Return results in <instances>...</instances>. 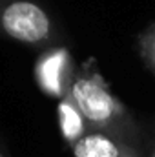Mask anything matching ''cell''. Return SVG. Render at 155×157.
<instances>
[{"label": "cell", "instance_id": "5", "mask_svg": "<svg viewBox=\"0 0 155 157\" xmlns=\"http://www.w3.org/2000/svg\"><path fill=\"white\" fill-rule=\"evenodd\" d=\"M57 121H59V130L68 146H71L77 139H80L88 132V124L82 117L80 110L73 102L71 95L66 93L62 99H59L57 106Z\"/></svg>", "mask_w": 155, "mask_h": 157}, {"label": "cell", "instance_id": "7", "mask_svg": "<svg viewBox=\"0 0 155 157\" xmlns=\"http://www.w3.org/2000/svg\"><path fill=\"white\" fill-rule=\"evenodd\" d=\"M142 157H155V115L148 122V126H144Z\"/></svg>", "mask_w": 155, "mask_h": 157}, {"label": "cell", "instance_id": "6", "mask_svg": "<svg viewBox=\"0 0 155 157\" xmlns=\"http://www.w3.org/2000/svg\"><path fill=\"white\" fill-rule=\"evenodd\" d=\"M137 46H139V55L144 66L155 77V22L150 24L144 31H141L137 39Z\"/></svg>", "mask_w": 155, "mask_h": 157}, {"label": "cell", "instance_id": "3", "mask_svg": "<svg viewBox=\"0 0 155 157\" xmlns=\"http://www.w3.org/2000/svg\"><path fill=\"white\" fill-rule=\"evenodd\" d=\"M77 73V66L71 51L64 44H57L42 49L35 62V78L39 88L53 99H62Z\"/></svg>", "mask_w": 155, "mask_h": 157}, {"label": "cell", "instance_id": "9", "mask_svg": "<svg viewBox=\"0 0 155 157\" xmlns=\"http://www.w3.org/2000/svg\"><path fill=\"white\" fill-rule=\"evenodd\" d=\"M0 157H11L9 150H7V146H6V143L2 141V137H0Z\"/></svg>", "mask_w": 155, "mask_h": 157}, {"label": "cell", "instance_id": "8", "mask_svg": "<svg viewBox=\"0 0 155 157\" xmlns=\"http://www.w3.org/2000/svg\"><path fill=\"white\" fill-rule=\"evenodd\" d=\"M142 144H144V139L142 141H128V143H124L119 157H142Z\"/></svg>", "mask_w": 155, "mask_h": 157}, {"label": "cell", "instance_id": "4", "mask_svg": "<svg viewBox=\"0 0 155 157\" xmlns=\"http://www.w3.org/2000/svg\"><path fill=\"white\" fill-rule=\"evenodd\" d=\"M122 144H124L122 141H119L117 137L106 132L88 128V132L80 139H77L70 148L73 157H119Z\"/></svg>", "mask_w": 155, "mask_h": 157}, {"label": "cell", "instance_id": "1", "mask_svg": "<svg viewBox=\"0 0 155 157\" xmlns=\"http://www.w3.org/2000/svg\"><path fill=\"white\" fill-rule=\"evenodd\" d=\"M68 93L89 130L106 132L122 143L144 139V124L113 93L93 62H84L77 68Z\"/></svg>", "mask_w": 155, "mask_h": 157}, {"label": "cell", "instance_id": "2", "mask_svg": "<svg viewBox=\"0 0 155 157\" xmlns=\"http://www.w3.org/2000/svg\"><path fill=\"white\" fill-rule=\"evenodd\" d=\"M0 37L39 51L64 42L60 24L40 0H0Z\"/></svg>", "mask_w": 155, "mask_h": 157}]
</instances>
